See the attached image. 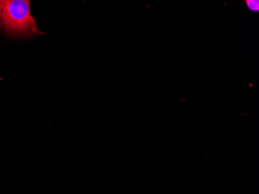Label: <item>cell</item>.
<instances>
[{
    "instance_id": "cell-1",
    "label": "cell",
    "mask_w": 259,
    "mask_h": 194,
    "mask_svg": "<svg viewBox=\"0 0 259 194\" xmlns=\"http://www.w3.org/2000/svg\"><path fill=\"white\" fill-rule=\"evenodd\" d=\"M28 0H0V27L14 37H30L37 33L34 17L30 14Z\"/></svg>"
},
{
    "instance_id": "cell-2",
    "label": "cell",
    "mask_w": 259,
    "mask_h": 194,
    "mask_svg": "<svg viewBox=\"0 0 259 194\" xmlns=\"http://www.w3.org/2000/svg\"><path fill=\"white\" fill-rule=\"evenodd\" d=\"M248 4H252V7H249L251 10H258V7H255L256 6H258V2L257 1H256V2H254V1H249V2H248Z\"/></svg>"
}]
</instances>
